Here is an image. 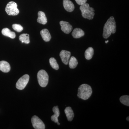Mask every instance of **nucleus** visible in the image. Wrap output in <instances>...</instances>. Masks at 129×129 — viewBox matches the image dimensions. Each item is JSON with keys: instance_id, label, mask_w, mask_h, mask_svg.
<instances>
[{"instance_id": "nucleus-11", "label": "nucleus", "mask_w": 129, "mask_h": 129, "mask_svg": "<svg viewBox=\"0 0 129 129\" xmlns=\"http://www.w3.org/2000/svg\"><path fill=\"white\" fill-rule=\"evenodd\" d=\"M11 70L10 64L5 61H0V70L4 73H8Z\"/></svg>"}, {"instance_id": "nucleus-16", "label": "nucleus", "mask_w": 129, "mask_h": 129, "mask_svg": "<svg viewBox=\"0 0 129 129\" xmlns=\"http://www.w3.org/2000/svg\"><path fill=\"white\" fill-rule=\"evenodd\" d=\"M67 119L69 121H72L74 116L73 111L71 107H67L64 110Z\"/></svg>"}, {"instance_id": "nucleus-3", "label": "nucleus", "mask_w": 129, "mask_h": 129, "mask_svg": "<svg viewBox=\"0 0 129 129\" xmlns=\"http://www.w3.org/2000/svg\"><path fill=\"white\" fill-rule=\"evenodd\" d=\"M80 9L81 11V14L84 18L91 20L94 18L95 15L94 9L90 7L88 3H85L81 5Z\"/></svg>"}, {"instance_id": "nucleus-5", "label": "nucleus", "mask_w": 129, "mask_h": 129, "mask_svg": "<svg viewBox=\"0 0 129 129\" xmlns=\"http://www.w3.org/2000/svg\"><path fill=\"white\" fill-rule=\"evenodd\" d=\"M6 11L9 16H16L19 13V11L17 8V5L14 2H10L6 7Z\"/></svg>"}, {"instance_id": "nucleus-14", "label": "nucleus", "mask_w": 129, "mask_h": 129, "mask_svg": "<svg viewBox=\"0 0 129 129\" xmlns=\"http://www.w3.org/2000/svg\"><path fill=\"white\" fill-rule=\"evenodd\" d=\"M85 35V33L81 29L76 28L74 29L72 33V35L74 38L79 39L83 37Z\"/></svg>"}, {"instance_id": "nucleus-24", "label": "nucleus", "mask_w": 129, "mask_h": 129, "mask_svg": "<svg viewBox=\"0 0 129 129\" xmlns=\"http://www.w3.org/2000/svg\"><path fill=\"white\" fill-rule=\"evenodd\" d=\"M78 5H82L85 4L87 1V0H75Z\"/></svg>"}, {"instance_id": "nucleus-25", "label": "nucleus", "mask_w": 129, "mask_h": 129, "mask_svg": "<svg viewBox=\"0 0 129 129\" xmlns=\"http://www.w3.org/2000/svg\"><path fill=\"white\" fill-rule=\"evenodd\" d=\"M129 117H127V120H128V121H129Z\"/></svg>"}, {"instance_id": "nucleus-10", "label": "nucleus", "mask_w": 129, "mask_h": 129, "mask_svg": "<svg viewBox=\"0 0 129 129\" xmlns=\"http://www.w3.org/2000/svg\"><path fill=\"white\" fill-rule=\"evenodd\" d=\"M63 4L64 9L67 11L71 12L74 9L75 7L73 3L70 0H63Z\"/></svg>"}, {"instance_id": "nucleus-2", "label": "nucleus", "mask_w": 129, "mask_h": 129, "mask_svg": "<svg viewBox=\"0 0 129 129\" xmlns=\"http://www.w3.org/2000/svg\"><path fill=\"white\" fill-rule=\"evenodd\" d=\"M92 92L91 87L87 84H83L79 87L77 96L83 100H87L91 96Z\"/></svg>"}, {"instance_id": "nucleus-4", "label": "nucleus", "mask_w": 129, "mask_h": 129, "mask_svg": "<svg viewBox=\"0 0 129 129\" xmlns=\"http://www.w3.org/2000/svg\"><path fill=\"white\" fill-rule=\"evenodd\" d=\"M37 79L39 84L41 87H45L48 84L49 76L45 70H41L38 72Z\"/></svg>"}, {"instance_id": "nucleus-19", "label": "nucleus", "mask_w": 129, "mask_h": 129, "mask_svg": "<svg viewBox=\"0 0 129 129\" xmlns=\"http://www.w3.org/2000/svg\"><path fill=\"white\" fill-rule=\"evenodd\" d=\"M19 40L22 43L29 44L30 43L29 35L28 34H22L19 36Z\"/></svg>"}, {"instance_id": "nucleus-18", "label": "nucleus", "mask_w": 129, "mask_h": 129, "mask_svg": "<svg viewBox=\"0 0 129 129\" xmlns=\"http://www.w3.org/2000/svg\"><path fill=\"white\" fill-rule=\"evenodd\" d=\"M94 51L93 48L91 47H89L86 49L85 52V56L86 59L88 60L91 59L94 55Z\"/></svg>"}, {"instance_id": "nucleus-17", "label": "nucleus", "mask_w": 129, "mask_h": 129, "mask_svg": "<svg viewBox=\"0 0 129 129\" xmlns=\"http://www.w3.org/2000/svg\"><path fill=\"white\" fill-rule=\"evenodd\" d=\"M2 34L5 36L10 37L11 39H14L16 37L15 32H12L8 28H4L2 31Z\"/></svg>"}, {"instance_id": "nucleus-27", "label": "nucleus", "mask_w": 129, "mask_h": 129, "mask_svg": "<svg viewBox=\"0 0 129 129\" xmlns=\"http://www.w3.org/2000/svg\"><path fill=\"white\" fill-rule=\"evenodd\" d=\"M108 41H105V42H106V43H107L108 42Z\"/></svg>"}, {"instance_id": "nucleus-23", "label": "nucleus", "mask_w": 129, "mask_h": 129, "mask_svg": "<svg viewBox=\"0 0 129 129\" xmlns=\"http://www.w3.org/2000/svg\"><path fill=\"white\" fill-rule=\"evenodd\" d=\"M12 28L14 30L18 32H21L23 30V28L21 25L14 24L12 25Z\"/></svg>"}, {"instance_id": "nucleus-8", "label": "nucleus", "mask_w": 129, "mask_h": 129, "mask_svg": "<svg viewBox=\"0 0 129 129\" xmlns=\"http://www.w3.org/2000/svg\"><path fill=\"white\" fill-rule=\"evenodd\" d=\"M71 56V52L69 51L62 50L60 52V56L61 60L64 64L67 65L69 62V60Z\"/></svg>"}, {"instance_id": "nucleus-9", "label": "nucleus", "mask_w": 129, "mask_h": 129, "mask_svg": "<svg viewBox=\"0 0 129 129\" xmlns=\"http://www.w3.org/2000/svg\"><path fill=\"white\" fill-rule=\"evenodd\" d=\"M60 24L61 26V29L66 34H69L73 29V27L71 24L66 21H61Z\"/></svg>"}, {"instance_id": "nucleus-20", "label": "nucleus", "mask_w": 129, "mask_h": 129, "mask_svg": "<svg viewBox=\"0 0 129 129\" xmlns=\"http://www.w3.org/2000/svg\"><path fill=\"white\" fill-rule=\"evenodd\" d=\"M78 63V60L74 56L71 57L69 62L70 68L73 69L77 67Z\"/></svg>"}, {"instance_id": "nucleus-26", "label": "nucleus", "mask_w": 129, "mask_h": 129, "mask_svg": "<svg viewBox=\"0 0 129 129\" xmlns=\"http://www.w3.org/2000/svg\"><path fill=\"white\" fill-rule=\"evenodd\" d=\"M57 124L58 125H60V123H59V122H57Z\"/></svg>"}, {"instance_id": "nucleus-13", "label": "nucleus", "mask_w": 129, "mask_h": 129, "mask_svg": "<svg viewBox=\"0 0 129 129\" xmlns=\"http://www.w3.org/2000/svg\"><path fill=\"white\" fill-rule=\"evenodd\" d=\"M40 34L44 41L49 42L51 39L50 34L48 29H42L41 31Z\"/></svg>"}, {"instance_id": "nucleus-1", "label": "nucleus", "mask_w": 129, "mask_h": 129, "mask_svg": "<svg viewBox=\"0 0 129 129\" xmlns=\"http://www.w3.org/2000/svg\"><path fill=\"white\" fill-rule=\"evenodd\" d=\"M116 30V23L114 18L112 16L108 19L105 24L103 36L105 39H107L111 36L112 34H114Z\"/></svg>"}, {"instance_id": "nucleus-6", "label": "nucleus", "mask_w": 129, "mask_h": 129, "mask_svg": "<svg viewBox=\"0 0 129 129\" xmlns=\"http://www.w3.org/2000/svg\"><path fill=\"white\" fill-rule=\"evenodd\" d=\"M29 76L25 74L18 80L16 84V87L18 90H22L25 88L29 80Z\"/></svg>"}, {"instance_id": "nucleus-22", "label": "nucleus", "mask_w": 129, "mask_h": 129, "mask_svg": "<svg viewBox=\"0 0 129 129\" xmlns=\"http://www.w3.org/2000/svg\"><path fill=\"white\" fill-rule=\"evenodd\" d=\"M120 102L125 106H129V96L128 95H123L120 98Z\"/></svg>"}, {"instance_id": "nucleus-12", "label": "nucleus", "mask_w": 129, "mask_h": 129, "mask_svg": "<svg viewBox=\"0 0 129 129\" xmlns=\"http://www.w3.org/2000/svg\"><path fill=\"white\" fill-rule=\"evenodd\" d=\"M38 17L37 21L39 23L42 24H46L47 22V18L44 12L39 11L38 13Z\"/></svg>"}, {"instance_id": "nucleus-21", "label": "nucleus", "mask_w": 129, "mask_h": 129, "mask_svg": "<svg viewBox=\"0 0 129 129\" xmlns=\"http://www.w3.org/2000/svg\"><path fill=\"white\" fill-rule=\"evenodd\" d=\"M49 62L52 68L53 69L58 70L59 69V66L56 60L54 58L51 57L49 60Z\"/></svg>"}, {"instance_id": "nucleus-7", "label": "nucleus", "mask_w": 129, "mask_h": 129, "mask_svg": "<svg viewBox=\"0 0 129 129\" xmlns=\"http://www.w3.org/2000/svg\"><path fill=\"white\" fill-rule=\"evenodd\" d=\"M33 127L35 129H45V126L44 122L36 115H34L31 119Z\"/></svg>"}, {"instance_id": "nucleus-15", "label": "nucleus", "mask_w": 129, "mask_h": 129, "mask_svg": "<svg viewBox=\"0 0 129 129\" xmlns=\"http://www.w3.org/2000/svg\"><path fill=\"white\" fill-rule=\"evenodd\" d=\"M53 112L54 114L51 117V119L55 123H57L58 122V118L59 117L60 114L58 106H56L53 107Z\"/></svg>"}]
</instances>
